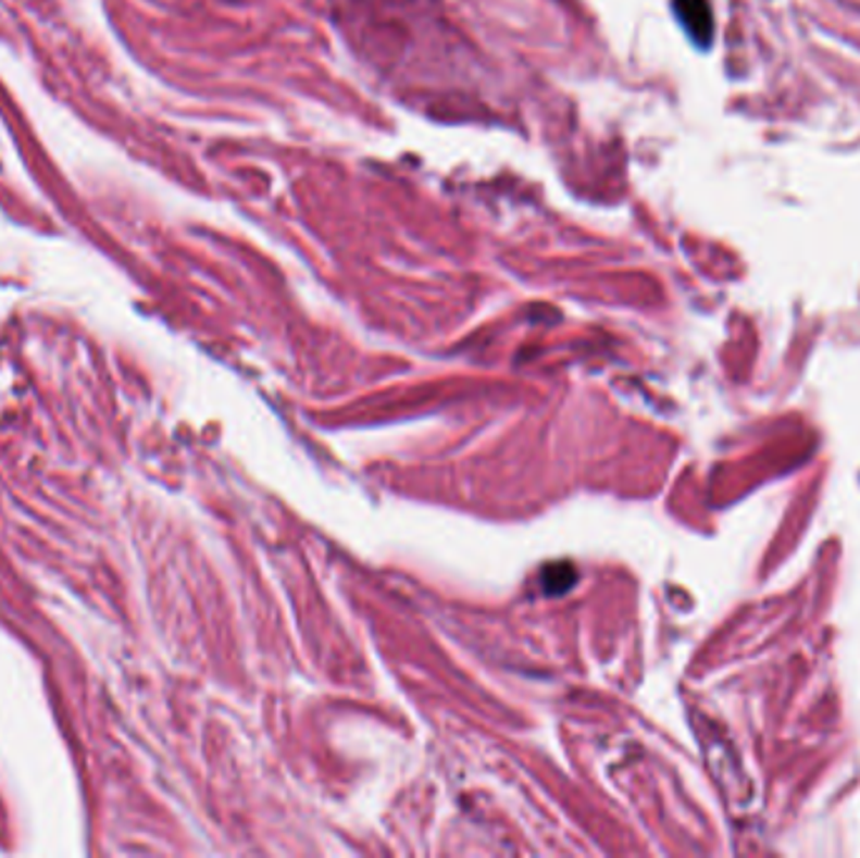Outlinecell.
<instances>
[{
	"label": "cell",
	"mask_w": 860,
	"mask_h": 858,
	"mask_svg": "<svg viewBox=\"0 0 860 858\" xmlns=\"http://www.w3.org/2000/svg\"><path fill=\"white\" fill-rule=\"evenodd\" d=\"M677 15L682 26L687 28V34L695 38L697 43H710L712 38V13L707 0H674Z\"/></svg>",
	"instance_id": "obj_1"
}]
</instances>
